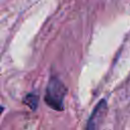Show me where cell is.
<instances>
[{
	"label": "cell",
	"mask_w": 130,
	"mask_h": 130,
	"mask_svg": "<svg viewBox=\"0 0 130 130\" xmlns=\"http://www.w3.org/2000/svg\"><path fill=\"white\" fill-rule=\"evenodd\" d=\"M67 93V87L57 77L52 76L48 82L45 94V103L53 110L63 111L64 99Z\"/></svg>",
	"instance_id": "1"
},
{
	"label": "cell",
	"mask_w": 130,
	"mask_h": 130,
	"mask_svg": "<svg viewBox=\"0 0 130 130\" xmlns=\"http://www.w3.org/2000/svg\"><path fill=\"white\" fill-rule=\"evenodd\" d=\"M107 112H108V104L107 101L103 99L95 105L92 113L90 114L86 122L85 130H101Z\"/></svg>",
	"instance_id": "2"
},
{
	"label": "cell",
	"mask_w": 130,
	"mask_h": 130,
	"mask_svg": "<svg viewBox=\"0 0 130 130\" xmlns=\"http://www.w3.org/2000/svg\"><path fill=\"white\" fill-rule=\"evenodd\" d=\"M23 104H25L27 107H29L32 111L37 110L39 105V95L37 93H28L23 99Z\"/></svg>",
	"instance_id": "3"
},
{
	"label": "cell",
	"mask_w": 130,
	"mask_h": 130,
	"mask_svg": "<svg viewBox=\"0 0 130 130\" xmlns=\"http://www.w3.org/2000/svg\"><path fill=\"white\" fill-rule=\"evenodd\" d=\"M3 111H4V107H2V106L0 105V115L3 113Z\"/></svg>",
	"instance_id": "4"
}]
</instances>
